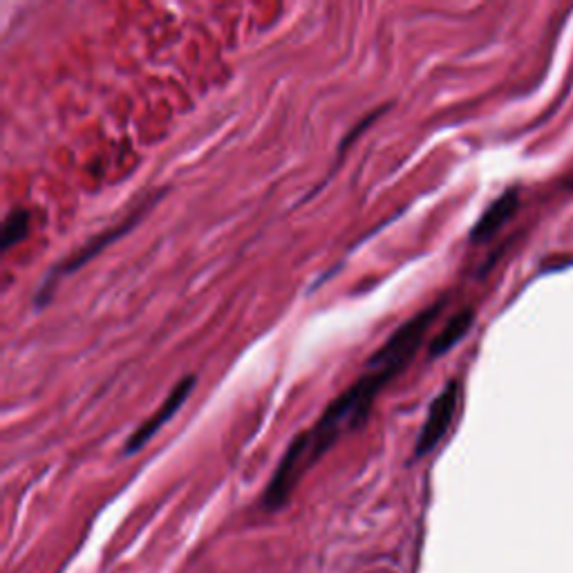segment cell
Masks as SVG:
<instances>
[{"mask_svg": "<svg viewBox=\"0 0 573 573\" xmlns=\"http://www.w3.org/2000/svg\"><path fill=\"white\" fill-rule=\"evenodd\" d=\"M412 356L397 343H386L367 363V372L350 386L337 401H334L323 417L286 448L280 459L271 482L265 493V508L278 511L290 502L294 489L303 480V475L350 430H356L365 423L370 408L378 393L388 386Z\"/></svg>", "mask_w": 573, "mask_h": 573, "instance_id": "cell-1", "label": "cell"}, {"mask_svg": "<svg viewBox=\"0 0 573 573\" xmlns=\"http://www.w3.org/2000/svg\"><path fill=\"white\" fill-rule=\"evenodd\" d=\"M459 404V384L457 381H451V384L437 395V399L430 404L428 417L421 425V433L417 440V457L428 455L430 451H435V446L446 437L448 428L455 419V410Z\"/></svg>", "mask_w": 573, "mask_h": 573, "instance_id": "cell-2", "label": "cell"}, {"mask_svg": "<svg viewBox=\"0 0 573 573\" xmlns=\"http://www.w3.org/2000/svg\"><path fill=\"white\" fill-rule=\"evenodd\" d=\"M196 384H198V378H196L194 374H188L186 378H182L179 384L171 390V395L166 397V401L157 408V412H155L149 421H143V423L135 430V433L130 435V440H128V444H126V453H137V451H141L143 446H147V444L160 433L162 425H166V423L179 412V408L186 404L188 395L194 393Z\"/></svg>", "mask_w": 573, "mask_h": 573, "instance_id": "cell-3", "label": "cell"}, {"mask_svg": "<svg viewBox=\"0 0 573 573\" xmlns=\"http://www.w3.org/2000/svg\"><path fill=\"white\" fill-rule=\"evenodd\" d=\"M143 211H147V209H139V211H135V213H130L126 220H121L119 224H115L113 229H108V231H104L102 235H97V237H94V241L92 243H87V245H83L81 249H77L68 260H63L61 265H57L55 269H52V273H50V278H47L45 282H43V294H47V296H50L52 294V282H57L59 280V276H68V273H72V271H77L79 267H83L90 258H94V256H97L106 245H113L115 241H117V237H121L126 231H130L137 222H139V218H141V213Z\"/></svg>", "mask_w": 573, "mask_h": 573, "instance_id": "cell-4", "label": "cell"}, {"mask_svg": "<svg viewBox=\"0 0 573 573\" xmlns=\"http://www.w3.org/2000/svg\"><path fill=\"white\" fill-rule=\"evenodd\" d=\"M517 204H519V198H517V190H506V194L502 198H498L487 211L484 215L480 218V222H477L470 231V241L472 243H484L489 241V237H493L517 211Z\"/></svg>", "mask_w": 573, "mask_h": 573, "instance_id": "cell-5", "label": "cell"}, {"mask_svg": "<svg viewBox=\"0 0 573 573\" xmlns=\"http://www.w3.org/2000/svg\"><path fill=\"white\" fill-rule=\"evenodd\" d=\"M472 320H475V312L472 309H461L459 314H455L444 325V329L437 334L433 346H430V356L437 359V356L446 354L448 350H453L466 337L468 329L472 327Z\"/></svg>", "mask_w": 573, "mask_h": 573, "instance_id": "cell-6", "label": "cell"}, {"mask_svg": "<svg viewBox=\"0 0 573 573\" xmlns=\"http://www.w3.org/2000/svg\"><path fill=\"white\" fill-rule=\"evenodd\" d=\"M30 231V215L27 211H12L3 224V252H10L19 245Z\"/></svg>", "mask_w": 573, "mask_h": 573, "instance_id": "cell-7", "label": "cell"}, {"mask_svg": "<svg viewBox=\"0 0 573 573\" xmlns=\"http://www.w3.org/2000/svg\"><path fill=\"white\" fill-rule=\"evenodd\" d=\"M571 186H573V182H571Z\"/></svg>", "mask_w": 573, "mask_h": 573, "instance_id": "cell-8", "label": "cell"}]
</instances>
